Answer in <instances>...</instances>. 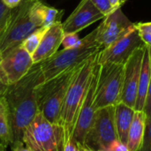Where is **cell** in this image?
Returning a JSON list of instances; mask_svg holds the SVG:
<instances>
[{"label":"cell","instance_id":"6da1fadb","mask_svg":"<svg viewBox=\"0 0 151 151\" xmlns=\"http://www.w3.org/2000/svg\"><path fill=\"white\" fill-rule=\"evenodd\" d=\"M42 82H43V77L41 63H35L24 77L9 85L2 97L9 115L12 143L22 140L25 128L39 112L36 88Z\"/></svg>","mask_w":151,"mask_h":151},{"label":"cell","instance_id":"7a4b0ae2","mask_svg":"<svg viewBox=\"0 0 151 151\" xmlns=\"http://www.w3.org/2000/svg\"><path fill=\"white\" fill-rule=\"evenodd\" d=\"M98 53L99 51L93 54L80 66L67 89L58 120V124L64 129L66 144L73 137L78 115L90 83L92 72L97 63Z\"/></svg>","mask_w":151,"mask_h":151},{"label":"cell","instance_id":"3957f363","mask_svg":"<svg viewBox=\"0 0 151 151\" xmlns=\"http://www.w3.org/2000/svg\"><path fill=\"white\" fill-rule=\"evenodd\" d=\"M96 29L81 39L80 43L76 47L57 51L50 58L42 61L41 69L43 81H49L69 69L80 65L93 54L102 50L96 42Z\"/></svg>","mask_w":151,"mask_h":151},{"label":"cell","instance_id":"277c9868","mask_svg":"<svg viewBox=\"0 0 151 151\" xmlns=\"http://www.w3.org/2000/svg\"><path fill=\"white\" fill-rule=\"evenodd\" d=\"M82 64L69 69L49 81H43L37 86L36 102L38 111L50 122L58 124L60 111L67 89L75 73Z\"/></svg>","mask_w":151,"mask_h":151},{"label":"cell","instance_id":"5b68a950","mask_svg":"<svg viewBox=\"0 0 151 151\" xmlns=\"http://www.w3.org/2000/svg\"><path fill=\"white\" fill-rule=\"evenodd\" d=\"M21 141L31 151H64L66 146L62 126L50 122L41 112L25 128Z\"/></svg>","mask_w":151,"mask_h":151},{"label":"cell","instance_id":"8992f818","mask_svg":"<svg viewBox=\"0 0 151 151\" xmlns=\"http://www.w3.org/2000/svg\"><path fill=\"white\" fill-rule=\"evenodd\" d=\"M37 0H22L16 7L11 9L6 28L0 39L2 55L20 45L35 30L39 28L31 16V9Z\"/></svg>","mask_w":151,"mask_h":151},{"label":"cell","instance_id":"52a82bcc","mask_svg":"<svg viewBox=\"0 0 151 151\" xmlns=\"http://www.w3.org/2000/svg\"><path fill=\"white\" fill-rule=\"evenodd\" d=\"M123 82L124 65L114 63L100 65L95 100L96 110L119 103Z\"/></svg>","mask_w":151,"mask_h":151},{"label":"cell","instance_id":"ba28073f","mask_svg":"<svg viewBox=\"0 0 151 151\" xmlns=\"http://www.w3.org/2000/svg\"><path fill=\"white\" fill-rule=\"evenodd\" d=\"M114 106L96 110L83 146L96 150L107 151L111 143L119 139L114 120Z\"/></svg>","mask_w":151,"mask_h":151},{"label":"cell","instance_id":"9c48e42d","mask_svg":"<svg viewBox=\"0 0 151 151\" xmlns=\"http://www.w3.org/2000/svg\"><path fill=\"white\" fill-rule=\"evenodd\" d=\"M103 19L96 28V42L102 50L109 47L134 28V23L123 13L121 8L115 9Z\"/></svg>","mask_w":151,"mask_h":151},{"label":"cell","instance_id":"30bf717a","mask_svg":"<svg viewBox=\"0 0 151 151\" xmlns=\"http://www.w3.org/2000/svg\"><path fill=\"white\" fill-rule=\"evenodd\" d=\"M100 65L98 63L94 66L92 76L90 80V83L85 96L84 101L81 107L78 119L74 127L73 139L79 144L83 145L85 137L93 123L95 114H96V107H95V100H96V91L99 75Z\"/></svg>","mask_w":151,"mask_h":151},{"label":"cell","instance_id":"8fae6325","mask_svg":"<svg viewBox=\"0 0 151 151\" xmlns=\"http://www.w3.org/2000/svg\"><path fill=\"white\" fill-rule=\"evenodd\" d=\"M146 45L137 48L124 64V82L120 102L134 109L142 63Z\"/></svg>","mask_w":151,"mask_h":151},{"label":"cell","instance_id":"7c38bea8","mask_svg":"<svg viewBox=\"0 0 151 151\" xmlns=\"http://www.w3.org/2000/svg\"><path fill=\"white\" fill-rule=\"evenodd\" d=\"M143 44V42L134 27L125 36L109 47L100 50L97 57V63L100 65L104 63L124 65L132 53Z\"/></svg>","mask_w":151,"mask_h":151},{"label":"cell","instance_id":"4fadbf2b","mask_svg":"<svg viewBox=\"0 0 151 151\" xmlns=\"http://www.w3.org/2000/svg\"><path fill=\"white\" fill-rule=\"evenodd\" d=\"M34 64L32 55L21 45H19L3 55L0 66L5 73L9 84H12L24 77Z\"/></svg>","mask_w":151,"mask_h":151},{"label":"cell","instance_id":"5bb4252c","mask_svg":"<svg viewBox=\"0 0 151 151\" xmlns=\"http://www.w3.org/2000/svg\"><path fill=\"white\" fill-rule=\"evenodd\" d=\"M104 18V15L90 0H81L71 15L62 23L63 29L65 33H79Z\"/></svg>","mask_w":151,"mask_h":151},{"label":"cell","instance_id":"9a60e30c","mask_svg":"<svg viewBox=\"0 0 151 151\" xmlns=\"http://www.w3.org/2000/svg\"><path fill=\"white\" fill-rule=\"evenodd\" d=\"M65 35L61 21L55 22L46 30L38 48L33 53L32 58L34 63H41L52 57L62 43V39Z\"/></svg>","mask_w":151,"mask_h":151},{"label":"cell","instance_id":"2e32d148","mask_svg":"<svg viewBox=\"0 0 151 151\" xmlns=\"http://www.w3.org/2000/svg\"><path fill=\"white\" fill-rule=\"evenodd\" d=\"M134 112L135 111L134 108L122 102L118 103L114 106V120L118 138L125 144H127V142L128 131L131 127Z\"/></svg>","mask_w":151,"mask_h":151},{"label":"cell","instance_id":"e0dca14e","mask_svg":"<svg viewBox=\"0 0 151 151\" xmlns=\"http://www.w3.org/2000/svg\"><path fill=\"white\" fill-rule=\"evenodd\" d=\"M147 119L148 117L143 111H135L127 135V146L128 151H139L141 149L145 134Z\"/></svg>","mask_w":151,"mask_h":151},{"label":"cell","instance_id":"ac0fdd59","mask_svg":"<svg viewBox=\"0 0 151 151\" xmlns=\"http://www.w3.org/2000/svg\"><path fill=\"white\" fill-rule=\"evenodd\" d=\"M64 11H59L56 8L49 6L37 0L32 6L31 16L33 20L38 27H50L55 22L61 21V17Z\"/></svg>","mask_w":151,"mask_h":151},{"label":"cell","instance_id":"d6986e66","mask_svg":"<svg viewBox=\"0 0 151 151\" xmlns=\"http://www.w3.org/2000/svg\"><path fill=\"white\" fill-rule=\"evenodd\" d=\"M150 77L151 66L150 64V59H149L148 50L146 47V50L144 52L142 63L140 79H139V83H138L137 97H136V102H135V105H134V111H143L146 95H147V91H148L150 81Z\"/></svg>","mask_w":151,"mask_h":151},{"label":"cell","instance_id":"ffe728a7","mask_svg":"<svg viewBox=\"0 0 151 151\" xmlns=\"http://www.w3.org/2000/svg\"><path fill=\"white\" fill-rule=\"evenodd\" d=\"M0 141L9 146L12 143V129L6 106L3 98L0 99Z\"/></svg>","mask_w":151,"mask_h":151},{"label":"cell","instance_id":"44dd1931","mask_svg":"<svg viewBox=\"0 0 151 151\" xmlns=\"http://www.w3.org/2000/svg\"><path fill=\"white\" fill-rule=\"evenodd\" d=\"M49 27H41L35 30L32 34H30L20 44L24 50H26L30 55H33V53L38 48L46 30Z\"/></svg>","mask_w":151,"mask_h":151},{"label":"cell","instance_id":"7402d4cb","mask_svg":"<svg viewBox=\"0 0 151 151\" xmlns=\"http://www.w3.org/2000/svg\"><path fill=\"white\" fill-rule=\"evenodd\" d=\"M134 25L143 43L151 46V22H138Z\"/></svg>","mask_w":151,"mask_h":151},{"label":"cell","instance_id":"603a6c76","mask_svg":"<svg viewBox=\"0 0 151 151\" xmlns=\"http://www.w3.org/2000/svg\"><path fill=\"white\" fill-rule=\"evenodd\" d=\"M81 38L79 37L78 33H65L61 45L64 49H71L76 47L80 43Z\"/></svg>","mask_w":151,"mask_h":151},{"label":"cell","instance_id":"cb8c5ba5","mask_svg":"<svg viewBox=\"0 0 151 151\" xmlns=\"http://www.w3.org/2000/svg\"><path fill=\"white\" fill-rule=\"evenodd\" d=\"M10 13H11V9L8 8L3 3L2 0H0V39L6 28Z\"/></svg>","mask_w":151,"mask_h":151},{"label":"cell","instance_id":"d4e9b609","mask_svg":"<svg viewBox=\"0 0 151 151\" xmlns=\"http://www.w3.org/2000/svg\"><path fill=\"white\" fill-rule=\"evenodd\" d=\"M92 4L105 16L111 14L115 9L110 0H90Z\"/></svg>","mask_w":151,"mask_h":151},{"label":"cell","instance_id":"484cf974","mask_svg":"<svg viewBox=\"0 0 151 151\" xmlns=\"http://www.w3.org/2000/svg\"><path fill=\"white\" fill-rule=\"evenodd\" d=\"M139 151H151V116L147 119L143 142Z\"/></svg>","mask_w":151,"mask_h":151},{"label":"cell","instance_id":"4316f807","mask_svg":"<svg viewBox=\"0 0 151 151\" xmlns=\"http://www.w3.org/2000/svg\"><path fill=\"white\" fill-rule=\"evenodd\" d=\"M9 85L10 84H9V81L7 80V77L0 66V99L4 96V95L6 92Z\"/></svg>","mask_w":151,"mask_h":151},{"label":"cell","instance_id":"83f0119b","mask_svg":"<svg viewBox=\"0 0 151 151\" xmlns=\"http://www.w3.org/2000/svg\"><path fill=\"white\" fill-rule=\"evenodd\" d=\"M107 151H128V149L127 144H125L119 139H116L111 143Z\"/></svg>","mask_w":151,"mask_h":151},{"label":"cell","instance_id":"f1b7e54d","mask_svg":"<svg viewBox=\"0 0 151 151\" xmlns=\"http://www.w3.org/2000/svg\"><path fill=\"white\" fill-rule=\"evenodd\" d=\"M143 111L145 112L147 117L151 116V77L150 85H149V88H148L147 95H146V99H145V104H144V107H143Z\"/></svg>","mask_w":151,"mask_h":151},{"label":"cell","instance_id":"f546056e","mask_svg":"<svg viewBox=\"0 0 151 151\" xmlns=\"http://www.w3.org/2000/svg\"><path fill=\"white\" fill-rule=\"evenodd\" d=\"M11 149L12 151H31L29 148H27L22 141L19 142H15L11 144Z\"/></svg>","mask_w":151,"mask_h":151},{"label":"cell","instance_id":"4dcf8cb0","mask_svg":"<svg viewBox=\"0 0 151 151\" xmlns=\"http://www.w3.org/2000/svg\"><path fill=\"white\" fill-rule=\"evenodd\" d=\"M64 151H79V147H78V143L72 138L71 141L66 144L65 150Z\"/></svg>","mask_w":151,"mask_h":151},{"label":"cell","instance_id":"1f68e13d","mask_svg":"<svg viewBox=\"0 0 151 151\" xmlns=\"http://www.w3.org/2000/svg\"><path fill=\"white\" fill-rule=\"evenodd\" d=\"M3 3L10 9H12L14 7H16L22 0H2Z\"/></svg>","mask_w":151,"mask_h":151},{"label":"cell","instance_id":"d6a6232c","mask_svg":"<svg viewBox=\"0 0 151 151\" xmlns=\"http://www.w3.org/2000/svg\"><path fill=\"white\" fill-rule=\"evenodd\" d=\"M112 6L114 7V9H118V8H121V6L127 1V0H110Z\"/></svg>","mask_w":151,"mask_h":151},{"label":"cell","instance_id":"836d02e7","mask_svg":"<svg viewBox=\"0 0 151 151\" xmlns=\"http://www.w3.org/2000/svg\"><path fill=\"white\" fill-rule=\"evenodd\" d=\"M8 146L7 145H5L2 141H0V151H4L6 150V148H7Z\"/></svg>","mask_w":151,"mask_h":151},{"label":"cell","instance_id":"e575fe53","mask_svg":"<svg viewBox=\"0 0 151 151\" xmlns=\"http://www.w3.org/2000/svg\"><path fill=\"white\" fill-rule=\"evenodd\" d=\"M148 50V54H149V59H150V64L151 66V46H146Z\"/></svg>","mask_w":151,"mask_h":151},{"label":"cell","instance_id":"d590c367","mask_svg":"<svg viewBox=\"0 0 151 151\" xmlns=\"http://www.w3.org/2000/svg\"><path fill=\"white\" fill-rule=\"evenodd\" d=\"M81 147H82V149H83V150L84 151H103V150H92V149H89V148H88V147H86V146H83V145H81Z\"/></svg>","mask_w":151,"mask_h":151},{"label":"cell","instance_id":"8d00e7d4","mask_svg":"<svg viewBox=\"0 0 151 151\" xmlns=\"http://www.w3.org/2000/svg\"><path fill=\"white\" fill-rule=\"evenodd\" d=\"M78 147H79V151H84V150H83V149H82V147H81V144H79V143H78Z\"/></svg>","mask_w":151,"mask_h":151},{"label":"cell","instance_id":"74e56055","mask_svg":"<svg viewBox=\"0 0 151 151\" xmlns=\"http://www.w3.org/2000/svg\"><path fill=\"white\" fill-rule=\"evenodd\" d=\"M2 57H3V55H2V52H1V50H0V62H1V60H2Z\"/></svg>","mask_w":151,"mask_h":151},{"label":"cell","instance_id":"f35d334b","mask_svg":"<svg viewBox=\"0 0 151 151\" xmlns=\"http://www.w3.org/2000/svg\"><path fill=\"white\" fill-rule=\"evenodd\" d=\"M4 151H6V150H4Z\"/></svg>","mask_w":151,"mask_h":151}]
</instances>
